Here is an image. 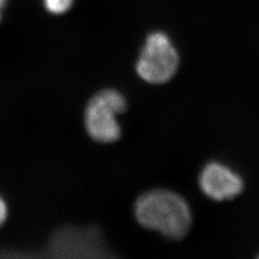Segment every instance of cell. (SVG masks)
I'll list each match as a JSON object with an SVG mask.
<instances>
[{"label": "cell", "instance_id": "6da1fadb", "mask_svg": "<svg viewBox=\"0 0 259 259\" xmlns=\"http://www.w3.org/2000/svg\"><path fill=\"white\" fill-rule=\"evenodd\" d=\"M139 225L170 240L185 238L192 226V212L184 197L158 188L140 195L134 205Z\"/></svg>", "mask_w": 259, "mask_h": 259}, {"label": "cell", "instance_id": "7a4b0ae2", "mask_svg": "<svg viewBox=\"0 0 259 259\" xmlns=\"http://www.w3.org/2000/svg\"><path fill=\"white\" fill-rule=\"evenodd\" d=\"M127 108L126 97L115 89H104L95 93L83 112V125L90 138L102 144L116 142L122 135L118 116Z\"/></svg>", "mask_w": 259, "mask_h": 259}, {"label": "cell", "instance_id": "3957f363", "mask_svg": "<svg viewBox=\"0 0 259 259\" xmlns=\"http://www.w3.org/2000/svg\"><path fill=\"white\" fill-rule=\"evenodd\" d=\"M180 62V54L169 35L155 31L149 34L140 50L136 72L145 83L163 84L177 74Z\"/></svg>", "mask_w": 259, "mask_h": 259}, {"label": "cell", "instance_id": "277c9868", "mask_svg": "<svg viewBox=\"0 0 259 259\" xmlns=\"http://www.w3.org/2000/svg\"><path fill=\"white\" fill-rule=\"evenodd\" d=\"M244 180L240 174L228 164L210 161L204 165L199 175L202 192L216 202L231 201L244 190Z\"/></svg>", "mask_w": 259, "mask_h": 259}, {"label": "cell", "instance_id": "5b68a950", "mask_svg": "<svg viewBox=\"0 0 259 259\" xmlns=\"http://www.w3.org/2000/svg\"><path fill=\"white\" fill-rule=\"evenodd\" d=\"M47 12L54 16H61L67 13L73 5L74 0H42Z\"/></svg>", "mask_w": 259, "mask_h": 259}, {"label": "cell", "instance_id": "8992f818", "mask_svg": "<svg viewBox=\"0 0 259 259\" xmlns=\"http://www.w3.org/2000/svg\"><path fill=\"white\" fill-rule=\"evenodd\" d=\"M0 213H1V221L2 223L5 222V219L7 217L8 214V208L6 206V204L4 202V200H1V207H0Z\"/></svg>", "mask_w": 259, "mask_h": 259}, {"label": "cell", "instance_id": "52a82bcc", "mask_svg": "<svg viewBox=\"0 0 259 259\" xmlns=\"http://www.w3.org/2000/svg\"><path fill=\"white\" fill-rule=\"evenodd\" d=\"M256 259H259V255H258V256H257V258H256Z\"/></svg>", "mask_w": 259, "mask_h": 259}]
</instances>
